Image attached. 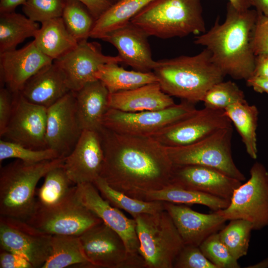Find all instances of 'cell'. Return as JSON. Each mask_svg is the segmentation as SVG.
I'll return each mask as SVG.
<instances>
[{
  "instance_id": "6da1fadb",
  "label": "cell",
  "mask_w": 268,
  "mask_h": 268,
  "mask_svg": "<svg viewBox=\"0 0 268 268\" xmlns=\"http://www.w3.org/2000/svg\"><path fill=\"white\" fill-rule=\"evenodd\" d=\"M104 151L100 177L112 188L143 200L148 192L162 189L171 181L173 164L166 147L151 137L99 132Z\"/></svg>"
},
{
  "instance_id": "7a4b0ae2",
  "label": "cell",
  "mask_w": 268,
  "mask_h": 268,
  "mask_svg": "<svg viewBox=\"0 0 268 268\" xmlns=\"http://www.w3.org/2000/svg\"><path fill=\"white\" fill-rule=\"evenodd\" d=\"M258 13L255 9L238 10L228 2L225 20L220 23L217 18L208 31L195 37L194 43L209 51L225 75L246 80L254 69L252 37Z\"/></svg>"
},
{
  "instance_id": "3957f363",
  "label": "cell",
  "mask_w": 268,
  "mask_h": 268,
  "mask_svg": "<svg viewBox=\"0 0 268 268\" xmlns=\"http://www.w3.org/2000/svg\"><path fill=\"white\" fill-rule=\"evenodd\" d=\"M165 93L195 104L208 89L225 76L206 48L192 56L156 61L152 71Z\"/></svg>"
},
{
  "instance_id": "277c9868",
  "label": "cell",
  "mask_w": 268,
  "mask_h": 268,
  "mask_svg": "<svg viewBox=\"0 0 268 268\" xmlns=\"http://www.w3.org/2000/svg\"><path fill=\"white\" fill-rule=\"evenodd\" d=\"M60 157L30 163L17 159L0 170V215L26 221L36 204V185L52 169L63 166Z\"/></svg>"
},
{
  "instance_id": "5b68a950",
  "label": "cell",
  "mask_w": 268,
  "mask_h": 268,
  "mask_svg": "<svg viewBox=\"0 0 268 268\" xmlns=\"http://www.w3.org/2000/svg\"><path fill=\"white\" fill-rule=\"evenodd\" d=\"M130 22L148 36L162 39L206 31L201 0H153Z\"/></svg>"
},
{
  "instance_id": "8992f818",
  "label": "cell",
  "mask_w": 268,
  "mask_h": 268,
  "mask_svg": "<svg viewBox=\"0 0 268 268\" xmlns=\"http://www.w3.org/2000/svg\"><path fill=\"white\" fill-rule=\"evenodd\" d=\"M134 219L146 268H173L184 243L168 212L141 214Z\"/></svg>"
},
{
  "instance_id": "52a82bcc",
  "label": "cell",
  "mask_w": 268,
  "mask_h": 268,
  "mask_svg": "<svg viewBox=\"0 0 268 268\" xmlns=\"http://www.w3.org/2000/svg\"><path fill=\"white\" fill-rule=\"evenodd\" d=\"M233 128L221 129L194 143L165 147L173 165H199L216 169L240 181L245 176L234 163L231 150Z\"/></svg>"
},
{
  "instance_id": "ba28073f",
  "label": "cell",
  "mask_w": 268,
  "mask_h": 268,
  "mask_svg": "<svg viewBox=\"0 0 268 268\" xmlns=\"http://www.w3.org/2000/svg\"><path fill=\"white\" fill-rule=\"evenodd\" d=\"M73 190L61 201L44 205L36 201L35 210L26 221L40 231L51 235L79 236L102 222L84 206Z\"/></svg>"
},
{
  "instance_id": "9c48e42d",
  "label": "cell",
  "mask_w": 268,
  "mask_h": 268,
  "mask_svg": "<svg viewBox=\"0 0 268 268\" xmlns=\"http://www.w3.org/2000/svg\"><path fill=\"white\" fill-rule=\"evenodd\" d=\"M250 177L233 193L228 206L215 211L225 219L251 222L253 230L268 226V171L259 162L250 170Z\"/></svg>"
},
{
  "instance_id": "30bf717a",
  "label": "cell",
  "mask_w": 268,
  "mask_h": 268,
  "mask_svg": "<svg viewBox=\"0 0 268 268\" xmlns=\"http://www.w3.org/2000/svg\"><path fill=\"white\" fill-rule=\"evenodd\" d=\"M195 104L186 101L156 111L126 112L109 108L103 120V126L116 133L151 137L169 125L192 115Z\"/></svg>"
},
{
  "instance_id": "8fae6325",
  "label": "cell",
  "mask_w": 268,
  "mask_h": 268,
  "mask_svg": "<svg viewBox=\"0 0 268 268\" xmlns=\"http://www.w3.org/2000/svg\"><path fill=\"white\" fill-rule=\"evenodd\" d=\"M78 237L93 268H146L142 257L131 254L121 236L103 221Z\"/></svg>"
},
{
  "instance_id": "7c38bea8",
  "label": "cell",
  "mask_w": 268,
  "mask_h": 268,
  "mask_svg": "<svg viewBox=\"0 0 268 268\" xmlns=\"http://www.w3.org/2000/svg\"><path fill=\"white\" fill-rule=\"evenodd\" d=\"M232 126L224 110L204 107L177 121L151 136L164 147H178L196 142Z\"/></svg>"
},
{
  "instance_id": "4fadbf2b",
  "label": "cell",
  "mask_w": 268,
  "mask_h": 268,
  "mask_svg": "<svg viewBox=\"0 0 268 268\" xmlns=\"http://www.w3.org/2000/svg\"><path fill=\"white\" fill-rule=\"evenodd\" d=\"M52 236L25 221L0 215V249L23 256L33 268H42L49 257Z\"/></svg>"
},
{
  "instance_id": "5bb4252c",
  "label": "cell",
  "mask_w": 268,
  "mask_h": 268,
  "mask_svg": "<svg viewBox=\"0 0 268 268\" xmlns=\"http://www.w3.org/2000/svg\"><path fill=\"white\" fill-rule=\"evenodd\" d=\"M13 93L12 113L1 137L33 149L47 148V108L28 101L20 92Z\"/></svg>"
},
{
  "instance_id": "9a60e30c",
  "label": "cell",
  "mask_w": 268,
  "mask_h": 268,
  "mask_svg": "<svg viewBox=\"0 0 268 268\" xmlns=\"http://www.w3.org/2000/svg\"><path fill=\"white\" fill-rule=\"evenodd\" d=\"M78 120L75 93L70 91L47 109L46 140L47 148L60 157L72 150L82 132Z\"/></svg>"
},
{
  "instance_id": "2e32d148",
  "label": "cell",
  "mask_w": 268,
  "mask_h": 268,
  "mask_svg": "<svg viewBox=\"0 0 268 268\" xmlns=\"http://www.w3.org/2000/svg\"><path fill=\"white\" fill-rule=\"evenodd\" d=\"M54 62L64 72L71 91H77L86 84L97 80L95 74L104 64L122 63L119 56L104 55L100 44L81 41L72 50Z\"/></svg>"
},
{
  "instance_id": "e0dca14e",
  "label": "cell",
  "mask_w": 268,
  "mask_h": 268,
  "mask_svg": "<svg viewBox=\"0 0 268 268\" xmlns=\"http://www.w3.org/2000/svg\"><path fill=\"white\" fill-rule=\"evenodd\" d=\"M75 194L84 206L121 236L131 254L141 256L134 218L127 217L120 209L112 205L93 183L76 185Z\"/></svg>"
},
{
  "instance_id": "ac0fdd59",
  "label": "cell",
  "mask_w": 268,
  "mask_h": 268,
  "mask_svg": "<svg viewBox=\"0 0 268 268\" xmlns=\"http://www.w3.org/2000/svg\"><path fill=\"white\" fill-rule=\"evenodd\" d=\"M170 183L230 201L242 181L209 167L173 165Z\"/></svg>"
},
{
  "instance_id": "d6986e66",
  "label": "cell",
  "mask_w": 268,
  "mask_h": 268,
  "mask_svg": "<svg viewBox=\"0 0 268 268\" xmlns=\"http://www.w3.org/2000/svg\"><path fill=\"white\" fill-rule=\"evenodd\" d=\"M104 159L99 133L83 130L63 167L75 185L93 183L100 176Z\"/></svg>"
},
{
  "instance_id": "ffe728a7",
  "label": "cell",
  "mask_w": 268,
  "mask_h": 268,
  "mask_svg": "<svg viewBox=\"0 0 268 268\" xmlns=\"http://www.w3.org/2000/svg\"><path fill=\"white\" fill-rule=\"evenodd\" d=\"M53 62L34 40L21 49L0 53V83L12 93L19 92L31 77Z\"/></svg>"
},
{
  "instance_id": "44dd1931",
  "label": "cell",
  "mask_w": 268,
  "mask_h": 268,
  "mask_svg": "<svg viewBox=\"0 0 268 268\" xmlns=\"http://www.w3.org/2000/svg\"><path fill=\"white\" fill-rule=\"evenodd\" d=\"M164 202V209L170 215L184 245L200 246L207 237L222 229L227 221L215 211L203 213L183 204Z\"/></svg>"
},
{
  "instance_id": "7402d4cb",
  "label": "cell",
  "mask_w": 268,
  "mask_h": 268,
  "mask_svg": "<svg viewBox=\"0 0 268 268\" xmlns=\"http://www.w3.org/2000/svg\"><path fill=\"white\" fill-rule=\"evenodd\" d=\"M147 34L131 22L111 31L100 39L113 45L117 50L122 62L134 70L153 71L156 61L152 58Z\"/></svg>"
},
{
  "instance_id": "603a6c76",
  "label": "cell",
  "mask_w": 268,
  "mask_h": 268,
  "mask_svg": "<svg viewBox=\"0 0 268 268\" xmlns=\"http://www.w3.org/2000/svg\"><path fill=\"white\" fill-rule=\"evenodd\" d=\"M70 91L64 72L53 62L31 77L20 92L28 101L47 108Z\"/></svg>"
},
{
  "instance_id": "cb8c5ba5",
  "label": "cell",
  "mask_w": 268,
  "mask_h": 268,
  "mask_svg": "<svg viewBox=\"0 0 268 268\" xmlns=\"http://www.w3.org/2000/svg\"><path fill=\"white\" fill-rule=\"evenodd\" d=\"M74 93L76 114L81 129L99 132L103 128V118L110 108L108 89L97 79Z\"/></svg>"
},
{
  "instance_id": "d4e9b609",
  "label": "cell",
  "mask_w": 268,
  "mask_h": 268,
  "mask_svg": "<svg viewBox=\"0 0 268 268\" xmlns=\"http://www.w3.org/2000/svg\"><path fill=\"white\" fill-rule=\"evenodd\" d=\"M176 103L162 90L158 82L123 91L110 93L109 106L126 112L162 110Z\"/></svg>"
},
{
  "instance_id": "484cf974",
  "label": "cell",
  "mask_w": 268,
  "mask_h": 268,
  "mask_svg": "<svg viewBox=\"0 0 268 268\" xmlns=\"http://www.w3.org/2000/svg\"><path fill=\"white\" fill-rule=\"evenodd\" d=\"M34 41L39 50L53 61L73 49L78 43L68 31L62 17L42 23Z\"/></svg>"
},
{
  "instance_id": "4316f807",
  "label": "cell",
  "mask_w": 268,
  "mask_h": 268,
  "mask_svg": "<svg viewBox=\"0 0 268 268\" xmlns=\"http://www.w3.org/2000/svg\"><path fill=\"white\" fill-rule=\"evenodd\" d=\"M95 77L103 83L110 93L129 90L158 82V79L153 71L128 70L119 67L116 63L100 66Z\"/></svg>"
},
{
  "instance_id": "83f0119b",
  "label": "cell",
  "mask_w": 268,
  "mask_h": 268,
  "mask_svg": "<svg viewBox=\"0 0 268 268\" xmlns=\"http://www.w3.org/2000/svg\"><path fill=\"white\" fill-rule=\"evenodd\" d=\"M143 200L159 201L183 204H201L213 211L226 208L230 201L169 184L161 190L147 193Z\"/></svg>"
},
{
  "instance_id": "f1b7e54d",
  "label": "cell",
  "mask_w": 268,
  "mask_h": 268,
  "mask_svg": "<svg viewBox=\"0 0 268 268\" xmlns=\"http://www.w3.org/2000/svg\"><path fill=\"white\" fill-rule=\"evenodd\" d=\"M153 0H121L113 4L95 20L90 38L101 39L108 33L129 23Z\"/></svg>"
},
{
  "instance_id": "f546056e",
  "label": "cell",
  "mask_w": 268,
  "mask_h": 268,
  "mask_svg": "<svg viewBox=\"0 0 268 268\" xmlns=\"http://www.w3.org/2000/svg\"><path fill=\"white\" fill-rule=\"evenodd\" d=\"M224 111L236 128L245 145L248 154L254 159L258 156L256 131L259 111L254 105L247 101L233 104Z\"/></svg>"
},
{
  "instance_id": "4dcf8cb0",
  "label": "cell",
  "mask_w": 268,
  "mask_h": 268,
  "mask_svg": "<svg viewBox=\"0 0 268 268\" xmlns=\"http://www.w3.org/2000/svg\"><path fill=\"white\" fill-rule=\"evenodd\" d=\"M74 266L93 268L84 253L79 237L52 235L51 253L42 268H64Z\"/></svg>"
},
{
  "instance_id": "1f68e13d",
  "label": "cell",
  "mask_w": 268,
  "mask_h": 268,
  "mask_svg": "<svg viewBox=\"0 0 268 268\" xmlns=\"http://www.w3.org/2000/svg\"><path fill=\"white\" fill-rule=\"evenodd\" d=\"M40 27L38 22L21 14L0 13V53L15 50L26 39L34 38Z\"/></svg>"
},
{
  "instance_id": "d6a6232c",
  "label": "cell",
  "mask_w": 268,
  "mask_h": 268,
  "mask_svg": "<svg viewBox=\"0 0 268 268\" xmlns=\"http://www.w3.org/2000/svg\"><path fill=\"white\" fill-rule=\"evenodd\" d=\"M93 184L101 196L112 205L127 211L133 218L141 214H153L164 210V201H147L131 198L111 187L100 176Z\"/></svg>"
},
{
  "instance_id": "836d02e7",
  "label": "cell",
  "mask_w": 268,
  "mask_h": 268,
  "mask_svg": "<svg viewBox=\"0 0 268 268\" xmlns=\"http://www.w3.org/2000/svg\"><path fill=\"white\" fill-rule=\"evenodd\" d=\"M63 166L52 169L44 176L43 185L36 191V201L39 204H56L73 190L75 185L69 178Z\"/></svg>"
},
{
  "instance_id": "e575fe53",
  "label": "cell",
  "mask_w": 268,
  "mask_h": 268,
  "mask_svg": "<svg viewBox=\"0 0 268 268\" xmlns=\"http://www.w3.org/2000/svg\"><path fill=\"white\" fill-rule=\"evenodd\" d=\"M62 17L68 31L78 42L90 37L95 19L81 2L65 0Z\"/></svg>"
},
{
  "instance_id": "d590c367",
  "label": "cell",
  "mask_w": 268,
  "mask_h": 268,
  "mask_svg": "<svg viewBox=\"0 0 268 268\" xmlns=\"http://www.w3.org/2000/svg\"><path fill=\"white\" fill-rule=\"evenodd\" d=\"M252 230L251 222L241 219H233L218 232V235L232 256L238 260L248 253Z\"/></svg>"
},
{
  "instance_id": "8d00e7d4",
  "label": "cell",
  "mask_w": 268,
  "mask_h": 268,
  "mask_svg": "<svg viewBox=\"0 0 268 268\" xmlns=\"http://www.w3.org/2000/svg\"><path fill=\"white\" fill-rule=\"evenodd\" d=\"M245 98L243 91L235 82L222 80L208 89L202 102L204 107L224 110L233 104L246 101Z\"/></svg>"
},
{
  "instance_id": "74e56055",
  "label": "cell",
  "mask_w": 268,
  "mask_h": 268,
  "mask_svg": "<svg viewBox=\"0 0 268 268\" xmlns=\"http://www.w3.org/2000/svg\"><path fill=\"white\" fill-rule=\"evenodd\" d=\"M60 157L56 151L49 148L33 149L3 139L0 140V163L8 158H15L25 162L35 163Z\"/></svg>"
},
{
  "instance_id": "f35d334b",
  "label": "cell",
  "mask_w": 268,
  "mask_h": 268,
  "mask_svg": "<svg viewBox=\"0 0 268 268\" xmlns=\"http://www.w3.org/2000/svg\"><path fill=\"white\" fill-rule=\"evenodd\" d=\"M200 248L205 257L216 268H240L237 260L230 254L221 241L218 232L214 233L200 245Z\"/></svg>"
},
{
  "instance_id": "ab89813d",
  "label": "cell",
  "mask_w": 268,
  "mask_h": 268,
  "mask_svg": "<svg viewBox=\"0 0 268 268\" xmlns=\"http://www.w3.org/2000/svg\"><path fill=\"white\" fill-rule=\"evenodd\" d=\"M65 4V0H27L22 9L29 19L42 23L62 17Z\"/></svg>"
},
{
  "instance_id": "60d3db41",
  "label": "cell",
  "mask_w": 268,
  "mask_h": 268,
  "mask_svg": "<svg viewBox=\"0 0 268 268\" xmlns=\"http://www.w3.org/2000/svg\"><path fill=\"white\" fill-rule=\"evenodd\" d=\"M173 268H216L203 255L200 247L184 245L176 257Z\"/></svg>"
},
{
  "instance_id": "b9f144b4",
  "label": "cell",
  "mask_w": 268,
  "mask_h": 268,
  "mask_svg": "<svg viewBox=\"0 0 268 268\" xmlns=\"http://www.w3.org/2000/svg\"><path fill=\"white\" fill-rule=\"evenodd\" d=\"M252 37V47L255 56L268 55V15L258 12Z\"/></svg>"
},
{
  "instance_id": "7bdbcfd3",
  "label": "cell",
  "mask_w": 268,
  "mask_h": 268,
  "mask_svg": "<svg viewBox=\"0 0 268 268\" xmlns=\"http://www.w3.org/2000/svg\"><path fill=\"white\" fill-rule=\"evenodd\" d=\"M13 93L2 86L0 89V135L4 133L10 120L13 108Z\"/></svg>"
},
{
  "instance_id": "ee69618b",
  "label": "cell",
  "mask_w": 268,
  "mask_h": 268,
  "mask_svg": "<svg viewBox=\"0 0 268 268\" xmlns=\"http://www.w3.org/2000/svg\"><path fill=\"white\" fill-rule=\"evenodd\" d=\"M0 268H33V267L31 263L23 256L0 249Z\"/></svg>"
},
{
  "instance_id": "f6af8a7d",
  "label": "cell",
  "mask_w": 268,
  "mask_h": 268,
  "mask_svg": "<svg viewBox=\"0 0 268 268\" xmlns=\"http://www.w3.org/2000/svg\"><path fill=\"white\" fill-rule=\"evenodd\" d=\"M83 3L97 20L113 3L110 0H78Z\"/></svg>"
},
{
  "instance_id": "bcb514c9",
  "label": "cell",
  "mask_w": 268,
  "mask_h": 268,
  "mask_svg": "<svg viewBox=\"0 0 268 268\" xmlns=\"http://www.w3.org/2000/svg\"><path fill=\"white\" fill-rule=\"evenodd\" d=\"M253 76L268 79V55L256 56Z\"/></svg>"
},
{
  "instance_id": "7dc6e473",
  "label": "cell",
  "mask_w": 268,
  "mask_h": 268,
  "mask_svg": "<svg viewBox=\"0 0 268 268\" xmlns=\"http://www.w3.org/2000/svg\"><path fill=\"white\" fill-rule=\"evenodd\" d=\"M246 81L247 86L252 87L255 91L268 94V79L252 76Z\"/></svg>"
},
{
  "instance_id": "c3c4849f",
  "label": "cell",
  "mask_w": 268,
  "mask_h": 268,
  "mask_svg": "<svg viewBox=\"0 0 268 268\" xmlns=\"http://www.w3.org/2000/svg\"><path fill=\"white\" fill-rule=\"evenodd\" d=\"M27 0H0V13L13 12L17 6L23 5Z\"/></svg>"
},
{
  "instance_id": "681fc988",
  "label": "cell",
  "mask_w": 268,
  "mask_h": 268,
  "mask_svg": "<svg viewBox=\"0 0 268 268\" xmlns=\"http://www.w3.org/2000/svg\"><path fill=\"white\" fill-rule=\"evenodd\" d=\"M250 1L258 12L268 15V0H250Z\"/></svg>"
},
{
  "instance_id": "f907efd6",
  "label": "cell",
  "mask_w": 268,
  "mask_h": 268,
  "mask_svg": "<svg viewBox=\"0 0 268 268\" xmlns=\"http://www.w3.org/2000/svg\"><path fill=\"white\" fill-rule=\"evenodd\" d=\"M229 3L238 10H245L252 6L250 0H228Z\"/></svg>"
},
{
  "instance_id": "816d5d0a",
  "label": "cell",
  "mask_w": 268,
  "mask_h": 268,
  "mask_svg": "<svg viewBox=\"0 0 268 268\" xmlns=\"http://www.w3.org/2000/svg\"><path fill=\"white\" fill-rule=\"evenodd\" d=\"M246 268H268V257L254 265L248 266Z\"/></svg>"
},
{
  "instance_id": "f5cc1de1",
  "label": "cell",
  "mask_w": 268,
  "mask_h": 268,
  "mask_svg": "<svg viewBox=\"0 0 268 268\" xmlns=\"http://www.w3.org/2000/svg\"><path fill=\"white\" fill-rule=\"evenodd\" d=\"M113 3L117 2L121 0H110Z\"/></svg>"
}]
</instances>
